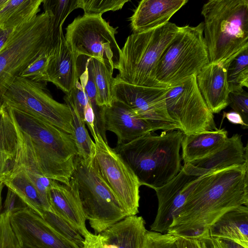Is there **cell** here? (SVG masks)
I'll return each mask as SVG.
<instances>
[{
    "label": "cell",
    "mask_w": 248,
    "mask_h": 248,
    "mask_svg": "<svg viewBox=\"0 0 248 248\" xmlns=\"http://www.w3.org/2000/svg\"><path fill=\"white\" fill-rule=\"evenodd\" d=\"M248 161L197 177L166 233L210 238L209 227L226 212L248 206Z\"/></svg>",
    "instance_id": "6da1fadb"
},
{
    "label": "cell",
    "mask_w": 248,
    "mask_h": 248,
    "mask_svg": "<svg viewBox=\"0 0 248 248\" xmlns=\"http://www.w3.org/2000/svg\"><path fill=\"white\" fill-rule=\"evenodd\" d=\"M5 106L29 143L42 174L69 186L78 156L74 136L29 113Z\"/></svg>",
    "instance_id": "7a4b0ae2"
},
{
    "label": "cell",
    "mask_w": 248,
    "mask_h": 248,
    "mask_svg": "<svg viewBox=\"0 0 248 248\" xmlns=\"http://www.w3.org/2000/svg\"><path fill=\"white\" fill-rule=\"evenodd\" d=\"M180 130L149 133L114 148L130 167L142 186L156 189L173 178L182 166Z\"/></svg>",
    "instance_id": "3957f363"
},
{
    "label": "cell",
    "mask_w": 248,
    "mask_h": 248,
    "mask_svg": "<svg viewBox=\"0 0 248 248\" xmlns=\"http://www.w3.org/2000/svg\"><path fill=\"white\" fill-rule=\"evenodd\" d=\"M201 14L209 63L226 69L248 48V0H210L203 4Z\"/></svg>",
    "instance_id": "277c9868"
},
{
    "label": "cell",
    "mask_w": 248,
    "mask_h": 248,
    "mask_svg": "<svg viewBox=\"0 0 248 248\" xmlns=\"http://www.w3.org/2000/svg\"><path fill=\"white\" fill-rule=\"evenodd\" d=\"M54 42L53 16L47 12L13 30L0 50V108L15 78L39 56L50 52Z\"/></svg>",
    "instance_id": "5b68a950"
},
{
    "label": "cell",
    "mask_w": 248,
    "mask_h": 248,
    "mask_svg": "<svg viewBox=\"0 0 248 248\" xmlns=\"http://www.w3.org/2000/svg\"><path fill=\"white\" fill-rule=\"evenodd\" d=\"M178 29L175 24L169 22L128 36L121 49L116 78L133 85L167 88L156 80L155 72L163 53Z\"/></svg>",
    "instance_id": "8992f818"
},
{
    "label": "cell",
    "mask_w": 248,
    "mask_h": 248,
    "mask_svg": "<svg viewBox=\"0 0 248 248\" xmlns=\"http://www.w3.org/2000/svg\"><path fill=\"white\" fill-rule=\"evenodd\" d=\"M70 183L76 188L86 219L98 233L127 216L99 170L95 156H78Z\"/></svg>",
    "instance_id": "52a82bcc"
},
{
    "label": "cell",
    "mask_w": 248,
    "mask_h": 248,
    "mask_svg": "<svg viewBox=\"0 0 248 248\" xmlns=\"http://www.w3.org/2000/svg\"><path fill=\"white\" fill-rule=\"evenodd\" d=\"M209 63L203 36V23L179 27L160 59L156 80L167 88L197 76Z\"/></svg>",
    "instance_id": "ba28073f"
},
{
    "label": "cell",
    "mask_w": 248,
    "mask_h": 248,
    "mask_svg": "<svg viewBox=\"0 0 248 248\" xmlns=\"http://www.w3.org/2000/svg\"><path fill=\"white\" fill-rule=\"evenodd\" d=\"M116 28L110 26L101 15L78 16L66 28L65 39L77 57L94 58L117 69L121 48L117 44Z\"/></svg>",
    "instance_id": "9c48e42d"
},
{
    "label": "cell",
    "mask_w": 248,
    "mask_h": 248,
    "mask_svg": "<svg viewBox=\"0 0 248 248\" xmlns=\"http://www.w3.org/2000/svg\"><path fill=\"white\" fill-rule=\"evenodd\" d=\"M46 83L17 77L3 96V105L29 113L73 136L70 108L53 99Z\"/></svg>",
    "instance_id": "30bf717a"
},
{
    "label": "cell",
    "mask_w": 248,
    "mask_h": 248,
    "mask_svg": "<svg viewBox=\"0 0 248 248\" xmlns=\"http://www.w3.org/2000/svg\"><path fill=\"white\" fill-rule=\"evenodd\" d=\"M168 113L184 135L217 129L214 114L198 87L196 76L167 87Z\"/></svg>",
    "instance_id": "8fae6325"
},
{
    "label": "cell",
    "mask_w": 248,
    "mask_h": 248,
    "mask_svg": "<svg viewBox=\"0 0 248 248\" xmlns=\"http://www.w3.org/2000/svg\"><path fill=\"white\" fill-rule=\"evenodd\" d=\"M93 139L95 158L102 177L127 216L136 215L139 213L140 182L128 164L99 133Z\"/></svg>",
    "instance_id": "7c38bea8"
},
{
    "label": "cell",
    "mask_w": 248,
    "mask_h": 248,
    "mask_svg": "<svg viewBox=\"0 0 248 248\" xmlns=\"http://www.w3.org/2000/svg\"><path fill=\"white\" fill-rule=\"evenodd\" d=\"M167 88L133 85L115 78L113 92L114 99L129 107L137 117L147 123L153 132L180 130L167 112Z\"/></svg>",
    "instance_id": "4fadbf2b"
},
{
    "label": "cell",
    "mask_w": 248,
    "mask_h": 248,
    "mask_svg": "<svg viewBox=\"0 0 248 248\" xmlns=\"http://www.w3.org/2000/svg\"><path fill=\"white\" fill-rule=\"evenodd\" d=\"M10 219L23 248H78L28 206L13 214Z\"/></svg>",
    "instance_id": "5bb4252c"
},
{
    "label": "cell",
    "mask_w": 248,
    "mask_h": 248,
    "mask_svg": "<svg viewBox=\"0 0 248 248\" xmlns=\"http://www.w3.org/2000/svg\"><path fill=\"white\" fill-rule=\"evenodd\" d=\"M197 177L187 174L182 168L170 182L155 189L158 207L155 218L150 226L151 231L167 232L182 208Z\"/></svg>",
    "instance_id": "9a60e30c"
},
{
    "label": "cell",
    "mask_w": 248,
    "mask_h": 248,
    "mask_svg": "<svg viewBox=\"0 0 248 248\" xmlns=\"http://www.w3.org/2000/svg\"><path fill=\"white\" fill-rule=\"evenodd\" d=\"M248 145L244 147L241 135L235 134L208 155L184 164L182 168L189 175L199 177L208 172L248 161Z\"/></svg>",
    "instance_id": "2e32d148"
},
{
    "label": "cell",
    "mask_w": 248,
    "mask_h": 248,
    "mask_svg": "<svg viewBox=\"0 0 248 248\" xmlns=\"http://www.w3.org/2000/svg\"><path fill=\"white\" fill-rule=\"evenodd\" d=\"M78 58L68 46L62 30L50 51L46 74L47 81L65 94L71 91L78 78Z\"/></svg>",
    "instance_id": "e0dca14e"
},
{
    "label": "cell",
    "mask_w": 248,
    "mask_h": 248,
    "mask_svg": "<svg viewBox=\"0 0 248 248\" xmlns=\"http://www.w3.org/2000/svg\"><path fill=\"white\" fill-rule=\"evenodd\" d=\"M102 116L106 130L116 135L117 145L153 132L147 123L137 117L129 107L116 99L110 106L103 107Z\"/></svg>",
    "instance_id": "ac0fdd59"
},
{
    "label": "cell",
    "mask_w": 248,
    "mask_h": 248,
    "mask_svg": "<svg viewBox=\"0 0 248 248\" xmlns=\"http://www.w3.org/2000/svg\"><path fill=\"white\" fill-rule=\"evenodd\" d=\"M48 201L53 213L70 223L83 236L90 232L86 227V218L75 186L55 181L48 191Z\"/></svg>",
    "instance_id": "d6986e66"
},
{
    "label": "cell",
    "mask_w": 248,
    "mask_h": 248,
    "mask_svg": "<svg viewBox=\"0 0 248 248\" xmlns=\"http://www.w3.org/2000/svg\"><path fill=\"white\" fill-rule=\"evenodd\" d=\"M199 90L211 112L218 113L229 106L226 69L217 64L205 66L196 76Z\"/></svg>",
    "instance_id": "ffe728a7"
},
{
    "label": "cell",
    "mask_w": 248,
    "mask_h": 248,
    "mask_svg": "<svg viewBox=\"0 0 248 248\" xmlns=\"http://www.w3.org/2000/svg\"><path fill=\"white\" fill-rule=\"evenodd\" d=\"M187 0H142L130 17L131 29L140 32L169 22Z\"/></svg>",
    "instance_id": "44dd1931"
},
{
    "label": "cell",
    "mask_w": 248,
    "mask_h": 248,
    "mask_svg": "<svg viewBox=\"0 0 248 248\" xmlns=\"http://www.w3.org/2000/svg\"><path fill=\"white\" fill-rule=\"evenodd\" d=\"M141 216H129L100 233L104 248H142L147 230Z\"/></svg>",
    "instance_id": "7402d4cb"
},
{
    "label": "cell",
    "mask_w": 248,
    "mask_h": 248,
    "mask_svg": "<svg viewBox=\"0 0 248 248\" xmlns=\"http://www.w3.org/2000/svg\"><path fill=\"white\" fill-rule=\"evenodd\" d=\"M0 181L14 191L27 206L41 217H43L45 211L53 213L51 206L44 201L21 165L15 162L13 168L2 175Z\"/></svg>",
    "instance_id": "603a6c76"
},
{
    "label": "cell",
    "mask_w": 248,
    "mask_h": 248,
    "mask_svg": "<svg viewBox=\"0 0 248 248\" xmlns=\"http://www.w3.org/2000/svg\"><path fill=\"white\" fill-rule=\"evenodd\" d=\"M208 235L248 248V207L241 205L225 213L209 227Z\"/></svg>",
    "instance_id": "cb8c5ba5"
},
{
    "label": "cell",
    "mask_w": 248,
    "mask_h": 248,
    "mask_svg": "<svg viewBox=\"0 0 248 248\" xmlns=\"http://www.w3.org/2000/svg\"><path fill=\"white\" fill-rule=\"evenodd\" d=\"M224 128L183 136L181 147L184 163L203 158L219 148L228 138Z\"/></svg>",
    "instance_id": "d4e9b609"
},
{
    "label": "cell",
    "mask_w": 248,
    "mask_h": 248,
    "mask_svg": "<svg viewBox=\"0 0 248 248\" xmlns=\"http://www.w3.org/2000/svg\"><path fill=\"white\" fill-rule=\"evenodd\" d=\"M15 127L17 134L18 145L15 162L23 168L28 177L34 185L44 201L50 205L48 201V191L55 180L49 179L42 174L29 143L22 133L16 126Z\"/></svg>",
    "instance_id": "484cf974"
},
{
    "label": "cell",
    "mask_w": 248,
    "mask_h": 248,
    "mask_svg": "<svg viewBox=\"0 0 248 248\" xmlns=\"http://www.w3.org/2000/svg\"><path fill=\"white\" fill-rule=\"evenodd\" d=\"M43 0H0V28L14 30L35 17Z\"/></svg>",
    "instance_id": "4316f807"
},
{
    "label": "cell",
    "mask_w": 248,
    "mask_h": 248,
    "mask_svg": "<svg viewBox=\"0 0 248 248\" xmlns=\"http://www.w3.org/2000/svg\"><path fill=\"white\" fill-rule=\"evenodd\" d=\"M86 65L90 69L96 93V103L100 107H109L114 100L112 76L113 69L94 58L88 57Z\"/></svg>",
    "instance_id": "83f0119b"
},
{
    "label": "cell",
    "mask_w": 248,
    "mask_h": 248,
    "mask_svg": "<svg viewBox=\"0 0 248 248\" xmlns=\"http://www.w3.org/2000/svg\"><path fill=\"white\" fill-rule=\"evenodd\" d=\"M87 59H82L81 62L78 60V78L93 111L96 133H99L108 142L102 116L103 107H100L96 103V89L91 71L86 65Z\"/></svg>",
    "instance_id": "f1b7e54d"
},
{
    "label": "cell",
    "mask_w": 248,
    "mask_h": 248,
    "mask_svg": "<svg viewBox=\"0 0 248 248\" xmlns=\"http://www.w3.org/2000/svg\"><path fill=\"white\" fill-rule=\"evenodd\" d=\"M227 80L230 92H240L248 87V48L240 52L228 64Z\"/></svg>",
    "instance_id": "f546056e"
},
{
    "label": "cell",
    "mask_w": 248,
    "mask_h": 248,
    "mask_svg": "<svg viewBox=\"0 0 248 248\" xmlns=\"http://www.w3.org/2000/svg\"><path fill=\"white\" fill-rule=\"evenodd\" d=\"M18 145L17 131L4 105L0 108V153L16 157Z\"/></svg>",
    "instance_id": "4dcf8cb0"
},
{
    "label": "cell",
    "mask_w": 248,
    "mask_h": 248,
    "mask_svg": "<svg viewBox=\"0 0 248 248\" xmlns=\"http://www.w3.org/2000/svg\"><path fill=\"white\" fill-rule=\"evenodd\" d=\"M71 110L73 117L74 138L78 152V156L88 160L95 156V144L91 139L83 122L72 106L66 104Z\"/></svg>",
    "instance_id": "1f68e13d"
},
{
    "label": "cell",
    "mask_w": 248,
    "mask_h": 248,
    "mask_svg": "<svg viewBox=\"0 0 248 248\" xmlns=\"http://www.w3.org/2000/svg\"><path fill=\"white\" fill-rule=\"evenodd\" d=\"M42 3L44 11L53 16V39L55 42L66 17L73 11L79 8L78 0H43Z\"/></svg>",
    "instance_id": "d6a6232c"
},
{
    "label": "cell",
    "mask_w": 248,
    "mask_h": 248,
    "mask_svg": "<svg viewBox=\"0 0 248 248\" xmlns=\"http://www.w3.org/2000/svg\"><path fill=\"white\" fill-rule=\"evenodd\" d=\"M43 218L65 239L82 248L84 238L70 223L55 214L45 211Z\"/></svg>",
    "instance_id": "836d02e7"
},
{
    "label": "cell",
    "mask_w": 248,
    "mask_h": 248,
    "mask_svg": "<svg viewBox=\"0 0 248 248\" xmlns=\"http://www.w3.org/2000/svg\"><path fill=\"white\" fill-rule=\"evenodd\" d=\"M129 0H78L79 8L84 14L102 15L108 11L121 9Z\"/></svg>",
    "instance_id": "e575fe53"
},
{
    "label": "cell",
    "mask_w": 248,
    "mask_h": 248,
    "mask_svg": "<svg viewBox=\"0 0 248 248\" xmlns=\"http://www.w3.org/2000/svg\"><path fill=\"white\" fill-rule=\"evenodd\" d=\"M50 51L41 55L33 61L19 77L37 82H48L46 69Z\"/></svg>",
    "instance_id": "d590c367"
},
{
    "label": "cell",
    "mask_w": 248,
    "mask_h": 248,
    "mask_svg": "<svg viewBox=\"0 0 248 248\" xmlns=\"http://www.w3.org/2000/svg\"><path fill=\"white\" fill-rule=\"evenodd\" d=\"M9 215H0V248H23L12 225Z\"/></svg>",
    "instance_id": "8d00e7d4"
},
{
    "label": "cell",
    "mask_w": 248,
    "mask_h": 248,
    "mask_svg": "<svg viewBox=\"0 0 248 248\" xmlns=\"http://www.w3.org/2000/svg\"><path fill=\"white\" fill-rule=\"evenodd\" d=\"M64 100L66 104L73 107L85 123L84 113L89 102L78 78L71 91L64 96Z\"/></svg>",
    "instance_id": "74e56055"
},
{
    "label": "cell",
    "mask_w": 248,
    "mask_h": 248,
    "mask_svg": "<svg viewBox=\"0 0 248 248\" xmlns=\"http://www.w3.org/2000/svg\"><path fill=\"white\" fill-rule=\"evenodd\" d=\"M178 236L147 231L142 248H177Z\"/></svg>",
    "instance_id": "f35d334b"
},
{
    "label": "cell",
    "mask_w": 248,
    "mask_h": 248,
    "mask_svg": "<svg viewBox=\"0 0 248 248\" xmlns=\"http://www.w3.org/2000/svg\"><path fill=\"white\" fill-rule=\"evenodd\" d=\"M229 105L233 111L238 113L245 123L248 124V94L245 90L230 92Z\"/></svg>",
    "instance_id": "ab89813d"
},
{
    "label": "cell",
    "mask_w": 248,
    "mask_h": 248,
    "mask_svg": "<svg viewBox=\"0 0 248 248\" xmlns=\"http://www.w3.org/2000/svg\"><path fill=\"white\" fill-rule=\"evenodd\" d=\"M26 205L12 190L8 189L4 203L3 212L11 216L16 211L26 207Z\"/></svg>",
    "instance_id": "60d3db41"
},
{
    "label": "cell",
    "mask_w": 248,
    "mask_h": 248,
    "mask_svg": "<svg viewBox=\"0 0 248 248\" xmlns=\"http://www.w3.org/2000/svg\"><path fill=\"white\" fill-rule=\"evenodd\" d=\"M83 238L82 248H104L100 233L96 234L89 232Z\"/></svg>",
    "instance_id": "b9f144b4"
},
{
    "label": "cell",
    "mask_w": 248,
    "mask_h": 248,
    "mask_svg": "<svg viewBox=\"0 0 248 248\" xmlns=\"http://www.w3.org/2000/svg\"><path fill=\"white\" fill-rule=\"evenodd\" d=\"M15 158L0 153V177L14 167Z\"/></svg>",
    "instance_id": "7bdbcfd3"
},
{
    "label": "cell",
    "mask_w": 248,
    "mask_h": 248,
    "mask_svg": "<svg viewBox=\"0 0 248 248\" xmlns=\"http://www.w3.org/2000/svg\"><path fill=\"white\" fill-rule=\"evenodd\" d=\"M224 118L227 119L232 124L241 125L244 129H247L248 128V124L245 123L242 116L238 113L234 111L229 112L223 111L222 121Z\"/></svg>",
    "instance_id": "ee69618b"
},
{
    "label": "cell",
    "mask_w": 248,
    "mask_h": 248,
    "mask_svg": "<svg viewBox=\"0 0 248 248\" xmlns=\"http://www.w3.org/2000/svg\"><path fill=\"white\" fill-rule=\"evenodd\" d=\"M213 248H245L237 243L223 238H210Z\"/></svg>",
    "instance_id": "f6af8a7d"
},
{
    "label": "cell",
    "mask_w": 248,
    "mask_h": 248,
    "mask_svg": "<svg viewBox=\"0 0 248 248\" xmlns=\"http://www.w3.org/2000/svg\"><path fill=\"white\" fill-rule=\"evenodd\" d=\"M84 121L93 138H94L96 135L94 126V115L90 103L87 106L84 113Z\"/></svg>",
    "instance_id": "bcb514c9"
},
{
    "label": "cell",
    "mask_w": 248,
    "mask_h": 248,
    "mask_svg": "<svg viewBox=\"0 0 248 248\" xmlns=\"http://www.w3.org/2000/svg\"><path fill=\"white\" fill-rule=\"evenodd\" d=\"M177 247V248H199L195 239L183 236H178Z\"/></svg>",
    "instance_id": "7dc6e473"
},
{
    "label": "cell",
    "mask_w": 248,
    "mask_h": 248,
    "mask_svg": "<svg viewBox=\"0 0 248 248\" xmlns=\"http://www.w3.org/2000/svg\"><path fill=\"white\" fill-rule=\"evenodd\" d=\"M13 30H5L0 28V50L6 43Z\"/></svg>",
    "instance_id": "c3c4849f"
},
{
    "label": "cell",
    "mask_w": 248,
    "mask_h": 248,
    "mask_svg": "<svg viewBox=\"0 0 248 248\" xmlns=\"http://www.w3.org/2000/svg\"><path fill=\"white\" fill-rule=\"evenodd\" d=\"M196 240L199 248H213L210 238H204Z\"/></svg>",
    "instance_id": "681fc988"
}]
</instances>
